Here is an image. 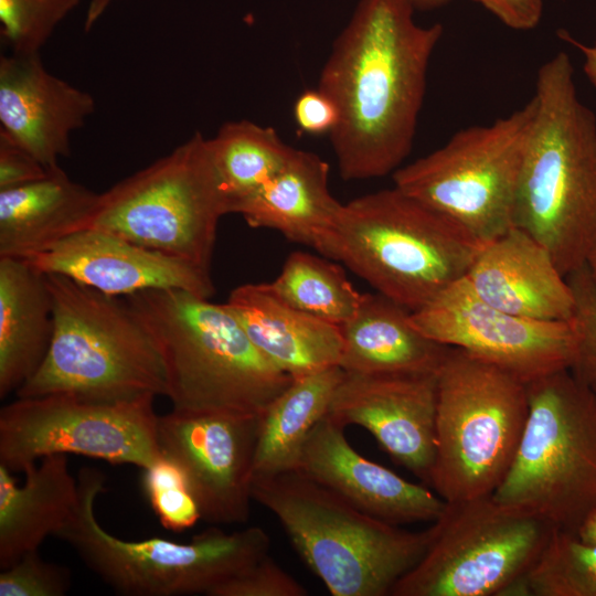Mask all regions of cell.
<instances>
[{
  "label": "cell",
  "instance_id": "8992f818",
  "mask_svg": "<svg viewBox=\"0 0 596 596\" xmlns=\"http://www.w3.org/2000/svg\"><path fill=\"white\" fill-rule=\"evenodd\" d=\"M45 276L53 336L44 361L17 396L65 394L103 402L166 396L159 349L126 299L60 274Z\"/></svg>",
  "mask_w": 596,
  "mask_h": 596
},
{
  "label": "cell",
  "instance_id": "6da1fadb",
  "mask_svg": "<svg viewBox=\"0 0 596 596\" xmlns=\"http://www.w3.org/2000/svg\"><path fill=\"white\" fill-rule=\"evenodd\" d=\"M409 0H359L332 43L318 87L336 104L329 134L345 181L393 173L409 155L432 55L444 26H422Z\"/></svg>",
  "mask_w": 596,
  "mask_h": 596
},
{
  "label": "cell",
  "instance_id": "ab89813d",
  "mask_svg": "<svg viewBox=\"0 0 596 596\" xmlns=\"http://www.w3.org/2000/svg\"><path fill=\"white\" fill-rule=\"evenodd\" d=\"M575 535L583 542L596 545V505L586 514Z\"/></svg>",
  "mask_w": 596,
  "mask_h": 596
},
{
  "label": "cell",
  "instance_id": "4dcf8cb0",
  "mask_svg": "<svg viewBox=\"0 0 596 596\" xmlns=\"http://www.w3.org/2000/svg\"><path fill=\"white\" fill-rule=\"evenodd\" d=\"M79 0H0L1 35L14 54H39Z\"/></svg>",
  "mask_w": 596,
  "mask_h": 596
},
{
  "label": "cell",
  "instance_id": "277c9868",
  "mask_svg": "<svg viewBox=\"0 0 596 596\" xmlns=\"http://www.w3.org/2000/svg\"><path fill=\"white\" fill-rule=\"evenodd\" d=\"M481 242L396 187L343 203L319 253L411 312L465 277Z\"/></svg>",
  "mask_w": 596,
  "mask_h": 596
},
{
  "label": "cell",
  "instance_id": "4316f807",
  "mask_svg": "<svg viewBox=\"0 0 596 596\" xmlns=\"http://www.w3.org/2000/svg\"><path fill=\"white\" fill-rule=\"evenodd\" d=\"M344 371L329 368L292 379L259 415L253 477L297 470L304 446L327 415Z\"/></svg>",
  "mask_w": 596,
  "mask_h": 596
},
{
  "label": "cell",
  "instance_id": "52a82bcc",
  "mask_svg": "<svg viewBox=\"0 0 596 596\" xmlns=\"http://www.w3.org/2000/svg\"><path fill=\"white\" fill-rule=\"evenodd\" d=\"M526 390L520 444L492 498L575 534L596 505V392L570 369Z\"/></svg>",
  "mask_w": 596,
  "mask_h": 596
},
{
  "label": "cell",
  "instance_id": "e575fe53",
  "mask_svg": "<svg viewBox=\"0 0 596 596\" xmlns=\"http://www.w3.org/2000/svg\"><path fill=\"white\" fill-rule=\"evenodd\" d=\"M307 589L269 553L216 587L211 596H305Z\"/></svg>",
  "mask_w": 596,
  "mask_h": 596
},
{
  "label": "cell",
  "instance_id": "f35d334b",
  "mask_svg": "<svg viewBox=\"0 0 596 596\" xmlns=\"http://www.w3.org/2000/svg\"><path fill=\"white\" fill-rule=\"evenodd\" d=\"M560 36L568 42L570 44L574 45L584 56V63H583V70L588 78V81L592 83V85L596 88V42L593 45H586L577 40L573 39L566 31H561Z\"/></svg>",
  "mask_w": 596,
  "mask_h": 596
},
{
  "label": "cell",
  "instance_id": "8d00e7d4",
  "mask_svg": "<svg viewBox=\"0 0 596 596\" xmlns=\"http://www.w3.org/2000/svg\"><path fill=\"white\" fill-rule=\"evenodd\" d=\"M292 115L297 127L309 135L330 134L339 121L332 99L319 88L306 89L294 103Z\"/></svg>",
  "mask_w": 596,
  "mask_h": 596
},
{
  "label": "cell",
  "instance_id": "d590c367",
  "mask_svg": "<svg viewBox=\"0 0 596 596\" xmlns=\"http://www.w3.org/2000/svg\"><path fill=\"white\" fill-rule=\"evenodd\" d=\"M51 172L29 151L0 130V190L42 180Z\"/></svg>",
  "mask_w": 596,
  "mask_h": 596
},
{
  "label": "cell",
  "instance_id": "7a4b0ae2",
  "mask_svg": "<svg viewBox=\"0 0 596 596\" xmlns=\"http://www.w3.org/2000/svg\"><path fill=\"white\" fill-rule=\"evenodd\" d=\"M533 97L512 222L566 277L586 263L596 240V115L579 99L563 51L540 66Z\"/></svg>",
  "mask_w": 596,
  "mask_h": 596
},
{
  "label": "cell",
  "instance_id": "9c48e42d",
  "mask_svg": "<svg viewBox=\"0 0 596 596\" xmlns=\"http://www.w3.org/2000/svg\"><path fill=\"white\" fill-rule=\"evenodd\" d=\"M528 412L526 383L450 347L437 373L429 487L445 502L491 496L513 461Z\"/></svg>",
  "mask_w": 596,
  "mask_h": 596
},
{
  "label": "cell",
  "instance_id": "7c38bea8",
  "mask_svg": "<svg viewBox=\"0 0 596 596\" xmlns=\"http://www.w3.org/2000/svg\"><path fill=\"white\" fill-rule=\"evenodd\" d=\"M421 561L392 596L508 595L536 563L554 528L491 496L446 502Z\"/></svg>",
  "mask_w": 596,
  "mask_h": 596
},
{
  "label": "cell",
  "instance_id": "9a60e30c",
  "mask_svg": "<svg viewBox=\"0 0 596 596\" xmlns=\"http://www.w3.org/2000/svg\"><path fill=\"white\" fill-rule=\"evenodd\" d=\"M259 415L172 408L158 416L163 457L183 472L201 519L242 524L249 518Z\"/></svg>",
  "mask_w": 596,
  "mask_h": 596
},
{
  "label": "cell",
  "instance_id": "44dd1931",
  "mask_svg": "<svg viewBox=\"0 0 596 596\" xmlns=\"http://www.w3.org/2000/svg\"><path fill=\"white\" fill-rule=\"evenodd\" d=\"M226 306L258 351L290 377L340 366L341 326L285 304L266 283L236 287Z\"/></svg>",
  "mask_w": 596,
  "mask_h": 596
},
{
  "label": "cell",
  "instance_id": "ee69618b",
  "mask_svg": "<svg viewBox=\"0 0 596 596\" xmlns=\"http://www.w3.org/2000/svg\"><path fill=\"white\" fill-rule=\"evenodd\" d=\"M593 387V390L596 392V383L590 385Z\"/></svg>",
  "mask_w": 596,
  "mask_h": 596
},
{
  "label": "cell",
  "instance_id": "836d02e7",
  "mask_svg": "<svg viewBox=\"0 0 596 596\" xmlns=\"http://www.w3.org/2000/svg\"><path fill=\"white\" fill-rule=\"evenodd\" d=\"M71 584L67 567L45 561L35 550L2 570L0 596H63Z\"/></svg>",
  "mask_w": 596,
  "mask_h": 596
},
{
  "label": "cell",
  "instance_id": "5bb4252c",
  "mask_svg": "<svg viewBox=\"0 0 596 596\" xmlns=\"http://www.w3.org/2000/svg\"><path fill=\"white\" fill-rule=\"evenodd\" d=\"M411 321L436 342L458 348L524 383L571 369L577 348L573 321L514 316L482 300L465 277L441 291Z\"/></svg>",
  "mask_w": 596,
  "mask_h": 596
},
{
  "label": "cell",
  "instance_id": "4fadbf2b",
  "mask_svg": "<svg viewBox=\"0 0 596 596\" xmlns=\"http://www.w3.org/2000/svg\"><path fill=\"white\" fill-rule=\"evenodd\" d=\"M155 398L18 397L0 411V464L24 472L46 456L73 454L145 470L163 457Z\"/></svg>",
  "mask_w": 596,
  "mask_h": 596
},
{
  "label": "cell",
  "instance_id": "603a6c76",
  "mask_svg": "<svg viewBox=\"0 0 596 596\" xmlns=\"http://www.w3.org/2000/svg\"><path fill=\"white\" fill-rule=\"evenodd\" d=\"M99 195L61 168L42 180L0 190V257L28 259L88 228Z\"/></svg>",
  "mask_w": 596,
  "mask_h": 596
},
{
  "label": "cell",
  "instance_id": "cb8c5ba5",
  "mask_svg": "<svg viewBox=\"0 0 596 596\" xmlns=\"http://www.w3.org/2000/svg\"><path fill=\"white\" fill-rule=\"evenodd\" d=\"M24 475V483L20 486L0 464L1 570L25 553L39 550L49 535L54 536L79 501L78 481L70 471L66 455L46 456Z\"/></svg>",
  "mask_w": 596,
  "mask_h": 596
},
{
  "label": "cell",
  "instance_id": "d6a6232c",
  "mask_svg": "<svg viewBox=\"0 0 596 596\" xmlns=\"http://www.w3.org/2000/svg\"><path fill=\"white\" fill-rule=\"evenodd\" d=\"M575 308L573 323L577 333V348L572 373L582 382L596 383V281L586 264L566 276Z\"/></svg>",
  "mask_w": 596,
  "mask_h": 596
},
{
  "label": "cell",
  "instance_id": "74e56055",
  "mask_svg": "<svg viewBox=\"0 0 596 596\" xmlns=\"http://www.w3.org/2000/svg\"><path fill=\"white\" fill-rule=\"evenodd\" d=\"M517 31L534 29L543 14V0H472Z\"/></svg>",
  "mask_w": 596,
  "mask_h": 596
},
{
  "label": "cell",
  "instance_id": "7402d4cb",
  "mask_svg": "<svg viewBox=\"0 0 596 596\" xmlns=\"http://www.w3.org/2000/svg\"><path fill=\"white\" fill-rule=\"evenodd\" d=\"M343 203L329 189V164L295 149L284 168L258 190L235 203L231 213L254 228H268L320 251Z\"/></svg>",
  "mask_w": 596,
  "mask_h": 596
},
{
  "label": "cell",
  "instance_id": "7bdbcfd3",
  "mask_svg": "<svg viewBox=\"0 0 596 596\" xmlns=\"http://www.w3.org/2000/svg\"><path fill=\"white\" fill-rule=\"evenodd\" d=\"M585 264H586L592 277L596 281V240H595L592 248L589 249V252L587 254Z\"/></svg>",
  "mask_w": 596,
  "mask_h": 596
},
{
  "label": "cell",
  "instance_id": "f546056e",
  "mask_svg": "<svg viewBox=\"0 0 596 596\" xmlns=\"http://www.w3.org/2000/svg\"><path fill=\"white\" fill-rule=\"evenodd\" d=\"M520 596H596V545L554 530L529 573L515 584Z\"/></svg>",
  "mask_w": 596,
  "mask_h": 596
},
{
  "label": "cell",
  "instance_id": "60d3db41",
  "mask_svg": "<svg viewBox=\"0 0 596 596\" xmlns=\"http://www.w3.org/2000/svg\"><path fill=\"white\" fill-rule=\"evenodd\" d=\"M114 0H89L84 20V30L88 32L104 14Z\"/></svg>",
  "mask_w": 596,
  "mask_h": 596
},
{
  "label": "cell",
  "instance_id": "83f0119b",
  "mask_svg": "<svg viewBox=\"0 0 596 596\" xmlns=\"http://www.w3.org/2000/svg\"><path fill=\"white\" fill-rule=\"evenodd\" d=\"M213 167L227 212L274 178L295 148L269 126L247 119L227 121L209 138Z\"/></svg>",
  "mask_w": 596,
  "mask_h": 596
},
{
  "label": "cell",
  "instance_id": "ba28073f",
  "mask_svg": "<svg viewBox=\"0 0 596 596\" xmlns=\"http://www.w3.org/2000/svg\"><path fill=\"white\" fill-rule=\"evenodd\" d=\"M78 504L54 535L68 543L84 564L117 594L177 596L212 592L269 553L270 539L259 526L224 532L212 526L189 543L162 538L127 541L98 522L95 501L105 491L104 473L83 467Z\"/></svg>",
  "mask_w": 596,
  "mask_h": 596
},
{
  "label": "cell",
  "instance_id": "ffe728a7",
  "mask_svg": "<svg viewBox=\"0 0 596 596\" xmlns=\"http://www.w3.org/2000/svg\"><path fill=\"white\" fill-rule=\"evenodd\" d=\"M465 278L482 300L514 316L573 319L575 300L566 277L550 252L519 227L483 244Z\"/></svg>",
  "mask_w": 596,
  "mask_h": 596
},
{
  "label": "cell",
  "instance_id": "d6986e66",
  "mask_svg": "<svg viewBox=\"0 0 596 596\" xmlns=\"http://www.w3.org/2000/svg\"><path fill=\"white\" fill-rule=\"evenodd\" d=\"M95 111V100L51 74L40 54L0 58V130L47 170L70 155L71 135Z\"/></svg>",
  "mask_w": 596,
  "mask_h": 596
},
{
  "label": "cell",
  "instance_id": "f1b7e54d",
  "mask_svg": "<svg viewBox=\"0 0 596 596\" xmlns=\"http://www.w3.org/2000/svg\"><path fill=\"white\" fill-rule=\"evenodd\" d=\"M266 285L292 308L338 326L354 317L363 298L339 265L301 251L292 252Z\"/></svg>",
  "mask_w": 596,
  "mask_h": 596
},
{
  "label": "cell",
  "instance_id": "d4e9b609",
  "mask_svg": "<svg viewBox=\"0 0 596 596\" xmlns=\"http://www.w3.org/2000/svg\"><path fill=\"white\" fill-rule=\"evenodd\" d=\"M341 329L340 368L348 373H437L450 348L418 331L409 310L379 292L363 294Z\"/></svg>",
  "mask_w": 596,
  "mask_h": 596
},
{
  "label": "cell",
  "instance_id": "2e32d148",
  "mask_svg": "<svg viewBox=\"0 0 596 596\" xmlns=\"http://www.w3.org/2000/svg\"><path fill=\"white\" fill-rule=\"evenodd\" d=\"M437 373L344 372L327 416L344 428H365L395 464L429 487L436 449Z\"/></svg>",
  "mask_w": 596,
  "mask_h": 596
},
{
  "label": "cell",
  "instance_id": "1f68e13d",
  "mask_svg": "<svg viewBox=\"0 0 596 596\" xmlns=\"http://www.w3.org/2000/svg\"><path fill=\"white\" fill-rule=\"evenodd\" d=\"M143 488L161 525L183 532L201 519L198 504L181 469L162 457L143 472Z\"/></svg>",
  "mask_w": 596,
  "mask_h": 596
},
{
  "label": "cell",
  "instance_id": "5b68a950",
  "mask_svg": "<svg viewBox=\"0 0 596 596\" xmlns=\"http://www.w3.org/2000/svg\"><path fill=\"white\" fill-rule=\"evenodd\" d=\"M252 498L333 596H386L429 547L436 526L411 532L373 518L298 470L254 478Z\"/></svg>",
  "mask_w": 596,
  "mask_h": 596
},
{
  "label": "cell",
  "instance_id": "484cf974",
  "mask_svg": "<svg viewBox=\"0 0 596 596\" xmlns=\"http://www.w3.org/2000/svg\"><path fill=\"white\" fill-rule=\"evenodd\" d=\"M53 304L44 273L0 257V397L17 392L41 366L53 336Z\"/></svg>",
  "mask_w": 596,
  "mask_h": 596
},
{
  "label": "cell",
  "instance_id": "b9f144b4",
  "mask_svg": "<svg viewBox=\"0 0 596 596\" xmlns=\"http://www.w3.org/2000/svg\"><path fill=\"white\" fill-rule=\"evenodd\" d=\"M415 11H430L448 4L451 0H409Z\"/></svg>",
  "mask_w": 596,
  "mask_h": 596
},
{
  "label": "cell",
  "instance_id": "ac0fdd59",
  "mask_svg": "<svg viewBox=\"0 0 596 596\" xmlns=\"http://www.w3.org/2000/svg\"><path fill=\"white\" fill-rule=\"evenodd\" d=\"M297 470L358 510L391 524L435 522L446 508L428 486L407 481L359 454L344 427L327 415L310 433Z\"/></svg>",
  "mask_w": 596,
  "mask_h": 596
},
{
  "label": "cell",
  "instance_id": "3957f363",
  "mask_svg": "<svg viewBox=\"0 0 596 596\" xmlns=\"http://www.w3.org/2000/svg\"><path fill=\"white\" fill-rule=\"evenodd\" d=\"M124 298L159 349L174 409L260 415L292 381L258 351L226 304L180 289Z\"/></svg>",
  "mask_w": 596,
  "mask_h": 596
},
{
  "label": "cell",
  "instance_id": "30bf717a",
  "mask_svg": "<svg viewBox=\"0 0 596 596\" xmlns=\"http://www.w3.org/2000/svg\"><path fill=\"white\" fill-rule=\"evenodd\" d=\"M225 214L209 138L198 131L100 193L89 227L210 270L219 222Z\"/></svg>",
  "mask_w": 596,
  "mask_h": 596
},
{
  "label": "cell",
  "instance_id": "8fae6325",
  "mask_svg": "<svg viewBox=\"0 0 596 596\" xmlns=\"http://www.w3.org/2000/svg\"><path fill=\"white\" fill-rule=\"evenodd\" d=\"M535 108L532 97L489 125L458 130L440 148L394 171V187L454 220L482 244L499 237L513 226Z\"/></svg>",
  "mask_w": 596,
  "mask_h": 596
},
{
  "label": "cell",
  "instance_id": "e0dca14e",
  "mask_svg": "<svg viewBox=\"0 0 596 596\" xmlns=\"http://www.w3.org/2000/svg\"><path fill=\"white\" fill-rule=\"evenodd\" d=\"M24 260L44 274H60L117 297L180 289L209 299L215 290L210 270L95 227Z\"/></svg>",
  "mask_w": 596,
  "mask_h": 596
}]
</instances>
